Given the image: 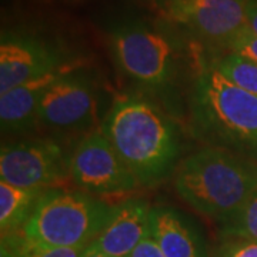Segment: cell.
Returning <instances> with one entry per match:
<instances>
[{
	"label": "cell",
	"mask_w": 257,
	"mask_h": 257,
	"mask_svg": "<svg viewBox=\"0 0 257 257\" xmlns=\"http://www.w3.org/2000/svg\"><path fill=\"white\" fill-rule=\"evenodd\" d=\"M221 239L240 237L257 241V189L247 197V200L220 223Z\"/></svg>",
	"instance_id": "obj_16"
},
{
	"label": "cell",
	"mask_w": 257,
	"mask_h": 257,
	"mask_svg": "<svg viewBox=\"0 0 257 257\" xmlns=\"http://www.w3.org/2000/svg\"><path fill=\"white\" fill-rule=\"evenodd\" d=\"M110 45L120 69L147 86L165 84L175 72L177 40L166 29L130 20L111 30Z\"/></svg>",
	"instance_id": "obj_5"
},
{
	"label": "cell",
	"mask_w": 257,
	"mask_h": 257,
	"mask_svg": "<svg viewBox=\"0 0 257 257\" xmlns=\"http://www.w3.org/2000/svg\"><path fill=\"white\" fill-rule=\"evenodd\" d=\"M128 257H166L152 236H147L139 243Z\"/></svg>",
	"instance_id": "obj_20"
},
{
	"label": "cell",
	"mask_w": 257,
	"mask_h": 257,
	"mask_svg": "<svg viewBox=\"0 0 257 257\" xmlns=\"http://www.w3.org/2000/svg\"><path fill=\"white\" fill-rule=\"evenodd\" d=\"M192 116L194 126L213 142L257 150V96L233 84L214 66L196 79Z\"/></svg>",
	"instance_id": "obj_3"
},
{
	"label": "cell",
	"mask_w": 257,
	"mask_h": 257,
	"mask_svg": "<svg viewBox=\"0 0 257 257\" xmlns=\"http://www.w3.org/2000/svg\"><path fill=\"white\" fill-rule=\"evenodd\" d=\"M69 175L70 156L55 140L32 139L2 146V182L23 189L46 190Z\"/></svg>",
	"instance_id": "obj_6"
},
{
	"label": "cell",
	"mask_w": 257,
	"mask_h": 257,
	"mask_svg": "<svg viewBox=\"0 0 257 257\" xmlns=\"http://www.w3.org/2000/svg\"><path fill=\"white\" fill-rule=\"evenodd\" d=\"M227 49L230 52L244 56L257 63V35H254L248 28L241 30L237 36L231 39Z\"/></svg>",
	"instance_id": "obj_19"
},
{
	"label": "cell",
	"mask_w": 257,
	"mask_h": 257,
	"mask_svg": "<svg viewBox=\"0 0 257 257\" xmlns=\"http://www.w3.org/2000/svg\"><path fill=\"white\" fill-rule=\"evenodd\" d=\"M89 246L56 247L33 243L20 230L2 236V257H83Z\"/></svg>",
	"instance_id": "obj_15"
},
{
	"label": "cell",
	"mask_w": 257,
	"mask_h": 257,
	"mask_svg": "<svg viewBox=\"0 0 257 257\" xmlns=\"http://www.w3.org/2000/svg\"><path fill=\"white\" fill-rule=\"evenodd\" d=\"M247 28L257 35V0H248L247 5Z\"/></svg>",
	"instance_id": "obj_21"
},
{
	"label": "cell",
	"mask_w": 257,
	"mask_h": 257,
	"mask_svg": "<svg viewBox=\"0 0 257 257\" xmlns=\"http://www.w3.org/2000/svg\"><path fill=\"white\" fill-rule=\"evenodd\" d=\"M173 184L192 209L221 223L257 189V163L227 149L206 147L176 166Z\"/></svg>",
	"instance_id": "obj_2"
},
{
	"label": "cell",
	"mask_w": 257,
	"mask_h": 257,
	"mask_svg": "<svg viewBox=\"0 0 257 257\" xmlns=\"http://www.w3.org/2000/svg\"><path fill=\"white\" fill-rule=\"evenodd\" d=\"M114 206L89 193L52 187L43 190L22 231L37 244L90 246L109 221Z\"/></svg>",
	"instance_id": "obj_4"
},
{
	"label": "cell",
	"mask_w": 257,
	"mask_h": 257,
	"mask_svg": "<svg viewBox=\"0 0 257 257\" xmlns=\"http://www.w3.org/2000/svg\"><path fill=\"white\" fill-rule=\"evenodd\" d=\"M152 207L145 200H126L114 206L110 219L92 244L109 257H128L142 240L150 236Z\"/></svg>",
	"instance_id": "obj_11"
},
{
	"label": "cell",
	"mask_w": 257,
	"mask_h": 257,
	"mask_svg": "<svg viewBox=\"0 0 257 257\" xmlns=\"http://www.w3.org/2000/svg\"><path fill=\"white\" fill-rule=\"evenodd\" d=\"M213 257H257V241L240 237L221 239Z\"/></svg>",
	"instance_id": "obj_18"
},
{
	"label": "cell",
	"mask_w": 257,
	"mask_h": 257,
	"mask_svg": "<svg viewBox=\"0 0 257 257\" xmlns=\"http://www.w3.org/2000/svg\"><path fill=\"white\" fill-rule=\"evenodd\" d=\"M96 107L94 84L67 73L46 90L37 110V123L55 130L84 128L94 120Z\"/></svg>",
	"instance_id": "obj_9"
},
{
	"label": "cell",
	"mask_w": 257,
	"mask_h": 257,
	"mask_svg": "<svg viewBox=\"0 0 257 257\" xmlns=\"http://www.w3.org/2000/svg\"><path fill=\"white\" fill-rule=\"evenodd\" d=\"M70 73L66 64L60 69L37 76L0 94V121L3 133L25 132L37 123V110L46 90L64 74Z\"/></svg>",
	"instance_id": "obj_12"
},
{
	"label": "cell",
	"mask_w": 257,
	"mask_h": 257,
	"mask_svg": "<svg viewBox=\"0 0 257 257\" xmlns=\"http://www.w3.org/2000/svg\"><path fill=\"white\" fill-rule=\"evenodd\" d=\"M247 5L248 0H172L169 9L192 33L227 47L247 28Z\"/></svg>",
	"instance_id": "obj_8"
},
{
	"label": "cell",
	"mask_w": 257,
	"mask_h": 257,
	"mask_svg": "<svg viewBox=\"0 0 257 257\" xmlns=\"http://www.w3.org/2000/svg\"><path fill=\"white\" fill-rule=\"evenodd\" d=\"M43 190L23 189L0 182V231L2 236L23 230Z\"/></svg>",
	"instance_id": "obj_14"
},
{
	"label": "cell",
	"mask_w": 257,
	"mask_h": 257,
	"mask_svg": "<svg viewBox=\"0 0 257 257\" xmlns=\"http://www.w3.org/2000/svg\"><path fill=\"white\" fill-rule=\"evenodd\" d=\"M149 229L166 257H209L200 233L172 207H152Z\"/></svg>",
	"instance_id": "obj_13"
},
{
	"label": "cell",
	"mask_w": 257,
	"mask_h": 257,
	"mask_svg": "<svg viewBox=\"0 0 257 257\" xmlns=\"http://www.w3.org/2000/svg\"><path fill=\"white\" fill-rule=\"evenodd\" d=\"M66 66L47 42L22 33H3L0 43V94L37 76Z\"/></svg>",
	"instance_id": "obj_10"
},
{
	"label": "cell",
	"mask_w": 257,
	"mask_h": 257,
	"mask_svg": "<svg viewBox=\"0 0 257 257\" xmlns=\"http://www.w3.org/2000/svg\"><path fill=\"white\" fill-rule=\"evenodd\" d=\"M100 128L139 184L155 186L175 169L179 136L153 103L121 97L113 103Z\"/></svg>",
	"instance_id": "obj_1"
},
{
	"label": "cell",
	"mask_w": 257,
	"mask_h": 257,
	"mask_svg": "<svg viewBox=\"0 0 257 257\" xmlns=\"http://www.w3.org/2000/svg\"><path fill=\"white\" fill-rule=\"evenodd\" d=\"M213 66L233 84L257 96V63L253 60L229 52Z\"/></svg>",
	"instance_id": "obj_17"
},
{
	"label": "cell",
	"mask_w": 257,
	"mask_h": 257,
	"mask_svg": "<svg viewBox=\"0 0 257 257\" xmlns=\"http://www.w3.org/2000/svg\"><path fill=\"white\" fill-rule=\"evenodd\" d=\"M70 176L84 192L99 196L130 192L139 186L101 128L84 136L70 155Z\"/></svg>",
	"instance_id": "obj_7"
},
{
	"label": "cell",
	"mask_w": 257,
	"mask_h": 257,
	"mask_svg": "<svg viewBox=\"0 0 257 257\" xmlns=\"http://www.w3.org/2000/svg\"><path fill=\"white\" fill-rule=\"evenodd\" d=\"M83 257H109V256H106L104 253H101L99 248H96L93 244H90V246L87 247V250H86V253H84V256Z\"/></svg>",
	"instance_id": "obj_22"
}]
</instances>
